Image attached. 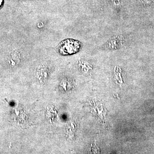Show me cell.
I'll use <instances>...</instances> for the list:
<instances>
[{
    "mask_svg": "<svg viewBox=\"0 0 154 154\" xmlns=\"http://www.w3.org/2000/svg\"><path fill=\"white\" fill-rule=\"evenodd\" d=\"M81 48L80 42L74 39L64 40L60 44L58 49L61 54H71L77 53Z\"/></svg>",
    "mask_w": 154,
    "mask_h": 154,
    "instance_id": "cell-1",
    "label": "cell"
},
{
    "mask_svg": "<svg viewBox=\"0 0 154 154\" xmlns=\"http://www.w3.org/2000/svg\"><path fill=\"white\" fill-rule=\"evenodd\" d=\"M121 40L120 39H119V38H117L113 39H111L108 42V46L109 47V48H117L118 46H120L119 45L120 44V42H119Z\"/></svg>",
    "mask_w": 154,
    "mask_h": 154,
    "instance_id": "cell-2",
    "label": "cell"
},
{
    "mask_svg": "<svg viewBox=\"0 0 154 154\" xmlns=\"http://www.w3.org/2000/svg\"><path fill=\"white\" fill-rule=\"evenodd\" d=\"M4 3V0H0V9L3 6Z\"/></svg>",
    "mask_w": 154,
    "mask_h": 154,
    "instance_id": "cell-3",
    "label": "cell"
}]
</instances>
